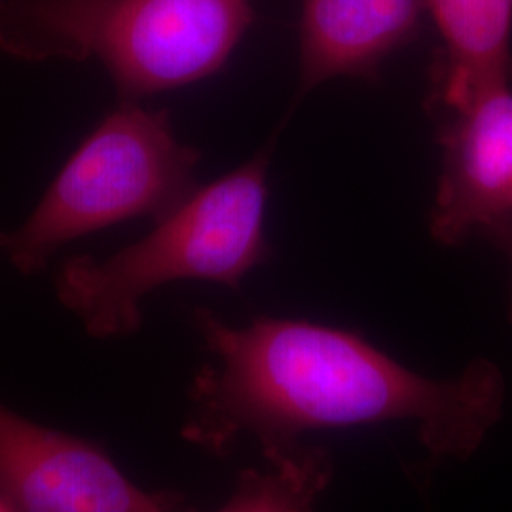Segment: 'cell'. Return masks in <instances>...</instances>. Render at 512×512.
<instances>
[{"label":"cell","instance_id":"obj_1","mask_svg":"<svg viewBox=\"0 0 512 512\" xmlns=\"http://www.w3.org/2000/svg\"><path fill=\"white\" fill-rule=\"evenodd\" d=\"M192 315L217 365L192 382L183 437L219 456L241 437L268 452L319 429L412 421L431 458L465 459L505 408L503 372L484 359L433 380L348 330L268 317L236 329L205 308Z\"/></svg>","mask_w":512,"mask_h":512},{"label":"cell","instance_id":"obj_2","mask_svg":"<svg viewBox=\"0 0 512 512\" xmlns=\"http://www.w3.org/2000/svg\"><path fill=\"white\" fill-rule=\"evenodd\" d=\"M264 148L219 181L198 188L139 241L107 258L76 255L55 275V293L93 338L137 332L141 302L158 287L202 279L239 289L274 251L264 234L268 165Z\"/></svg>","mask_w":512,"mask_h":512},{"label":"cell","instance_id":"obj_3","mask_svg":"<svg viewBox=\"0 0 512 512\" xmlns=\"http://www.w3.org/2000/svg\"><path fill=\"white\" fill-rule=\"evenodd\" d=\"M200 152L181 143L167 110L122 103L74 150L54 183L10 234V262L40 272L69 241L133 219H165L200 186Z\"/></svg>","mask_w":512,"mask_h":512},{"label":"cell","instance_id":"obj_4","mask_svg":"<svg viewBox=\"0 0 512 512\" xmlns=\"http://www.w3.org/2000/svg\"><path fill=\"white\" fill-rule=\"evenodd\" d=\"M0 494L18 512H196L173 490L148 492L93 442L0 404Z\"/></svg>","mask_w":512,"mask_h":512},{"label":"cell","instance_id":"obj_5","mask_svg":"<svg viewBox=\"0 0 512 512\" xmlns=\"http://www.w3.org/2000/svg\"><path fill=\"white\" fill-rule=\"evenodd\" d=\"M439 116L442 160L429 232L456 247L512 222L511 80L482 84Z\"/></svg>","mask_w":512,"mask_h":512},{"label":"cell","instance_id":"obj_6","mask_svg":"<svg viewBox=\"0 0 512 512\" xmlns=\"http://www.w3.org/2000/svg\"><path fill=\"white\" fill-rule=\"evenodd\" d=\"M423 14V0H304L298 95L340 76H376L418 38Z\"/></svg>","mask_w":512,"mask_h":512},{"label":"cell","instance_id":"obj_7","mask_svg":"<svg viewBox=\"0 0 512 512\" xmlns=\"http://www.w3.org/2000/svg\"><path fill=\"white\" fill-rule=\"evenodd\" d=\"M442 40L431 105L450 109L482 84L512 80V0H423Z\"/></svg>","mask_w":512,"mask_h":512},{"label":"cell","instance_id":"obj_8","mask_svg":"<svg viewBox=\"0 0 512 512\" xmlns=\"http://www.w3.org/2000/svg\"><path fill=\"white\" fill-rule=\"evenodd\" d=\"M264 469L239 475L230 499L217 512H313L334 473L325 448L293 444L264 452Z\"/></svg>","mask_w":512,"mask_h":512},{"label":"cell","instance_id":"obj_9","mask_svg":"<svg viewBox=\"0 0 512 512\" xmlns=\"http://www.w3.org/2000/svg\"><path fill=\"white\" fill-rule=\"evenodd\" d=\"M484 238L490 239L494 245H497L503 255L509 258V264H511V291H509V317L512 321V222L505 224V226H499L492 230L490 234H486Z\"/></svg>","mask_w":512,"mask_h":512},{"label":"cell","instance_id":"obj_10","mask_svg":"<svg viewBox=\"0 0 512 512\" xmlns=\"http://www.w3.org/2000/svg\"><path fill=\"white\" fill-rule=\"evenodd\" d=\"M0 512H18L2 494H0Z\"/></svg>","mask_w":512,"mask_h":512},{"label":"cell","instance_id":"obj_11","mask_svg":"<svg viewBox=\"0 0 512 512\" xmlns=\"http://www.w3.org/2000/svg\"><path fill=\"white\" fill-rule=\"evenodd\" d=\"M8 243H10V234L0 232V249H6V247H8Z\"/></svg>","mask_w":512,"mask_h":512},{"label":"cell","instance_id":"obj_12","mask_svg":"<svg viewBox=\"0 0 512 512\" xmlns=\"http://www.w3.org/2000/svg\"><path fill=\"white\" fill-rule=\"evenodd\" d=\"M2 2H4V0H0V6H2Z\"/></svg>","mask_w":512,"mask_h":512}]
</instances>
